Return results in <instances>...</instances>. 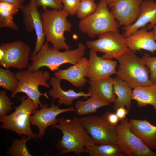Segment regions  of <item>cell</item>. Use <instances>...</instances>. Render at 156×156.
<instances>
[{"label": "cell", "instance_id": "cell-18", "mask_svg": "<svg viewBox=\"0 0 156 156\" xmlns=\"http://www.w3.org/2000/svg\"><path fill=\"white\" fill-rule=\"evenodd\" d=\"M131 131L149 149L156 150V126L146 120H129Z\"/></svg>", "mask_w": 156, "mask_h": 156}, {"label": "cell", "instance_id": "cell-28", "mask_svg": "<svg viewBox=\"0 0 156 156\" xmlns=\"http://www.w3.org/2000/svg\"><path fill=\"white\" fill-rule=\"evenodd\" d=\"M20 140L14 139L11 146L7 150L8 155L12 156H32L27 149L26 144L27 141L31 139L30 138L23 135Z\"/></svg>", "mask_w": 156, "mask_h": 156}, {"label": "cell", "instance_id": "cell-19", "mask_svg": "<svg viewBox=\"0 0 156 156\" xmlns=\"http://www.w3.org/2000/svg\"><path fill=\"white\" fill-rule=\"evenodd\" d=\"M88 65V60L83 57L79 62L65 70H59L55 75L66 80L77 88H82L87 80L85 75Z\"/></svg>", "mask_w": 156, "mask_h": 156}, {"label": "cell", "instance_id": "cell-31", "mask_svg": "<svg viewBox=\"0 0 156 156\" xmlns=\"http://www.w3.org/2000/svg\"><path fill=\"white\" fill-rule=\"evenodd\" d=\"M14 103L11 101L4 90L0 91V118L7 115L13 109Z\"/></svg>", "mask_w": 156, "mask_h": 156}, {"label": "cell", "instance_id": "cell-8", "mask_svg": "<svg viewBox=\"0 0 156 156\" xmlns=\"http://www.w3.org/2000/svg\"><path fill=\"white\" fill-rule=\"evenodd\" d=\"M98 39L87 40L86 44L89 48L105 53L101 57L107 60H117L131 51L127 47L125 38L118 30L108 31L99 34Z\"/></svg>", "mask_w": 156, "mask_h": 156}, {"label": "cell", "instance_id": "cell-3", "mask_svg": "<svg viewBox=\"0 0 156 156\" xmlns=\"http://www.w3.org/2000/svg\"><path fill=\"white\" fill-rule=\"evenodd\" d=\"M20 104L14 107V111L11 114L0 118L2 123L0 128L11 130L19 136L23 135L37 139L38 134L33 132L30 126V118L38 106L28 96L23 95L20 97Z\"/></svg>", "mask_w": 156, "mask_h": 156}, {"label": "cell", "instance_id": "cell-5", "mask_svg": "<svg viewBox=\"0 0 156 156\" xmlns=\"http://www.w3.org/2000/svg\"><path fill=\"white\" fill-rule=\"evenodd\" d=\"M96 11L81 19L78 26L79 31L89 37L94 38L108 31L118 30L119 25L109 10L105 0H100Z\"/></svg>", "mask_w": 156, "mask_h": 156}, {"label": "cell", "instance_id": "cell-24", "mask_svg": "<svg viewBox=\"0 0 156 156\" xmlns=\"http://www.w3.org/2000/svg\"><path fill=\"white\" fill-rule=\"evenodd\" d=\"M109 103L106 100L92 96L86 101H77L75 105V111L79 116L94 113L99 108L108 105Z\"/></svg>", "mask_w": 156, "mask_h": 156}, {"label": "cell", "instance_id": "cell-34", "mask_svg": "<svg viewBox=\"0 0 156 156\" xmlns=\"http://www.w3.org/2000/svg\"><path fill=\"white\" fill-rule=\"evenodd\" d=\"M63 5L62 10L67 12L70 15H76L81 0H61Z\"/></svg>", "mask_w": 156, "mask_h": 156}, {"label": "cell", "instance_id": "cell-23", "mask_svg": "<svg viewBox=\"0 0 156 156\" xmlns=\"http://www.w3.org/2000/svg\"><path fill=\"white\" fill-rule=\"evenodd\" d=\"M132 99L136 101L139 107L151 105L156 113V84L138 86L133 88Z\"/></svg>", "mask_w": 156, "mask_h": 156}, {"label": "cell", "instance_id": "cell-9", "mask_svg": "<svg viewBox=\"0 0 156 156\" xmlns=\"http://www.w3.org/2000/svg\"><path fill=\"white\" fill-rule=\"evenodd\" d=\"M116 144L124 154L129 156H156V153L148 147L131 131L126 118L116 126Z\"/></svg>", "mask_w": 156, "mask_h": 156}, {"label": "cell", "instance_id": "cell-4", "mask_svg": "<svg viewBox=\"0 0 156 156\" xmlns=\"http://www.w3.org/2000/svg\"><path fill=\"white\" fill-rule=\"evenodd\" d=\"M135 52L131 51L117 59L119 65L116 73L132 88L153 83L150 79L148 68Z\"/></svg>", "mask_w": 156, "mask_h": 156}, {"label": "cell", "instance_id": "cell-27", "mask_svg": "<svg viewBox=\"0 0 156 156\" xmlns=\"http://www.w3.org/2000/svg\"><path fill=\"white\" fill-rule=\"evenodd\" d=\"M15 73L8 69L0 68V86L3 89L13 92L16 89L19 81Z\"/></svg>", "mask_w": 156, "mask_h": 156}, {"label": "cell", "instance_id": "cell-35", "mask_svg": "<svg viewBox=\"0 0 156 156\" xmlns=\"http://www.w3.org/2000/svg\"><path fill=\"white\" fill-rule=\"evenodd\" d=\"M0 8L7 10L14 15L17 13L19 9L16 5L5 2H0Z\"/></svg>", "mask_w": 156, "mask_h": 156}, {"label": "cell", "instance_id": "cell-30", "mask_svg": "<svg viewBox=\"0 0 156 156\" xmlns=\"http://www.w3.org/2000/svg\"><path fill=\"white\" fill-rule=\"evenodd\" d=\"M14 15L10 12L0 8V27L9 28L13 30H17L18 27L13 21Z\"/></svg>", "mask_w": 156, "mask_h": 156}, {"label": "cell", "instance_id": "cell-17", "mask_svg": "<svg viewBox=\"0 0 156 156\" xmlns=\"http://www.w3.org/2000/svg\"><path fill=\"white\" fill-rule=\"evenodd\" d=\"M146 26L142 27L125 38L126 44L131 51L144 49L153 53L156 51V42L152 30L148 31Z\"/></svg>", "mask_w": 156, "mask_h": 156}, {"label": "cell", "instance_id": "cell-14", "mask_svg": "<svg viewBox=\"0 0 156 156\" xmlns=\"http://www.w3.org/2000/svg\"><path fill=\"white\" fill-rule=\"evenodd\" d=\"M97 52L90 49L88 69L85 75L90 81L110 76L116 73V61L98 56Z\"/></svg>", "mask_w": 156, "mask_h": 156}, {"label": "cell", "instance_id": "cell-1", "mask_svg": "<svg viewBox=\"0 0 156 156\" xmlns=\"http://www.w3.org/2000/svg\"><path fill=\"white\" fill-rule=\"evenodd\" d=\"M49 42L46 40L38 53L31 56L32 63L28 65V69L35 71L46 67L52 71L59 70L60 66L64 64L73 65L78 62L85 53L86 46L81 42L79 43L77 48L64 52L59 51L53 46L49 47Z\"/></svg>", "mask_w": 156, "mask_h": 156}, {"label": "cell", "instance_id": "cell-36", "mask_svg": "<svg viewBox=\"0 0 156 156\" xmlns=\"http://www.w3.org/2000/svg\"><path fill=\"white\" fill-rule=\"evenodd\" d=\"M129 112V110L122 106L118 108L116 110V114L119 120H122L125 118L126 116Z\"/></svg>", "mask_w": 156, "mask_h": 156}, {"label": "cell", "instance_id": "cell-20", "mask_svg": "<svg viewBox=\"0 0 156 156\" xmlns=\"http://www.w3.org/2000/svg\"><path fill=\"white\" fill-rule=\"evenodd\" d=\"M62 80L55 75L50 79L49 83L52 88L49 90V95L54 101L58 99L57 102L59 105H70L74 100L79 97H83L87 98L88 97L92 96L88 93H85L83 92H76L73 89L64 90L60 86Z\"/></svg>", "mask_w": 156, "mask_h": 156}, {"label": "cell", "instance_id": "cell-22", "mask_svg": "<svg viewBox=\"0 0 156 156\" xmlns=\"http://www.w3.org/2000/svg\"><path fill=\"white\" fill-rule=\"evenodd\" d=\"M113 79L114 92L117 96L114 102L113 109L116 110L120 107L124 106L129 110L131 106L132 88L117 77Z\"/></svg>", "mask_w": 156, "mask_h": 156}, {"label": "cell", "instance_id": "cell-25", "mask_svg": "<svg viewBox=\"0 0 156 156\" xmlns=\"http://www.w3.org/2000/svg\"><path fill=\"white\" fill-rule=\"evenodd\" d=\"M85 153L90 156H123L124 154L119 146L116 144H94L85 147Z\"/></svg>", "mask_w": 156, "mask_h": 156}, {"label": "cell", "instance_id": "cell-40", "mask_svg": "<svg viewBox=\"0 0 156 156\" xmlns=\"http://www.w3.org/2000/svg\"><path fill=\"white\" fill-rule=\"evenodd\" d=\"M152 30L153 36L155 40L156 41V25H155L153 28Z\"/></svg>", "mask_w": 156, "mask_h": 156}, {"label": "cell", "instance_id": "cell-33", "mask_svg": "<svg viewBox=\"0 0 156 156\" xmlns=\"http://www.w3.org/2000/svg\"><path fill=\"white\" fill-rule=\"evenodd\" d=\"M34 0L37 7L41 6L44 10L47 9V7L58 10H62L63 8V5L61 0Z\"/></svg>", "mask_w": 156, "mask_h": 156}, {"label": "cell", "instance_id": "cell-37", "mask_svg": "<svg viewBox=\"0 0 156 156\" xmlns=\"http://www.w3.org/2000/svg\"><path fill=\"white\" fill-rule=\"evenodd\" d=\"M107 119L110 124L114 126H116L119 121V119L115 114L110 113L107 115Z\"/></svg>", "mask_w": 156, "mask_h": 156}, {"label": "cell", "instance_id": "cell-13", "mask_svg": "<svg viewBox=\"0 0 156 156\" xmlns=\"http://www.w3.org/2000/svg\"><path fill=\"white\" fill-rule=\"evenodd\" d=\"M51 127L59 129L63 134L62 137L76 140L85 147L92 146L95 144L79 118L76 116H74L72 119L61 117L58 118L57 123L51 125Z\"/></svg>", "mask_w": 156, "mask_h": 156}, {"label": "cell", "instance_id": "cell-21", "mask_svg": "<svg viewBox=\"0 0 156 156\" xmlns=\"http://www.w3.org/2000/svg\"><path fill=\"white\" fill-rule=\"evenodd\" d=\"M88 92L110 103H114L116 97L113 88V79L110 76L90 81Z\"/></svg>", "mask_w": 156, "mask_h": 156}, {"label": "cell", "instance_id": "cell-26", "mask_svg": "<svg viewBox=\"0 0 156 156\" xmlns=\"http://www.w3.org/2000/svg\"><path fill=\"white\" fill-rule=\"evenodd\" d=\"M55 147L59 151L58 153L59 155L73 152L76 155L80 156L82 153H86L85 146L79 141L73 139L62 138L58 140Z\"/></svg>", "mask_w": 156, "mask_h": 156}, {"label": "cell", "instance_id": "cell-39", "mask_svg": "<svg viewBox=\"0 0 156 156\" xmlns=\"http://www.w3.org/2000/svg\"><path fill=\"white\" fill-rule=\"evenodd\" d=\"M108 6L111 7L118 0H105Z\"/></svg>", "mask_w": 156, "mask_h": 156}, {"label": "cell", "instance_id": "cell-11", "mask_svg": "<svg viewBox=\"0 0 156 156\" xmlns=\"http://www.w3.org/2000/svg\"><path fill=\"white\" fill-rule=\"evenodd\" d=\"M37 8L34 0H30L27 4L23 5L21 9L26 30L29 32L34 31L37 37L35 49L31 56L35 55L45 42L42 16Z\"/></svg>", "mask_w": 156, "mask_h": 156}, {"label": "cell", "instance_id": "cell-2", "mask_svg": "<svg viewBox=\"0 0 156 156\" xmlns=\"http://www.w3.org/2000/svg\"><path fill=\"white\" fill-rule=\"evenodd\" d=\"M41 14L46 40L59 50H69L64 36L65 32H70L72 29V24L67 19L69 13L63 10L53 9H47Z\"/></svg>", "mask_w": 156, "mask_h": 156}, {"label": "cell", "instance_id": "cell-6", "mask_svg": "<svg viewBox=\"0 0 156 156\" xmlns=\"http://www.w3.org/2000/svg\"><path fill=\"white\" fill-rule=\"evenodd\" d=\"M15 75L19 81V84L15 91L12 93L11 98L18 97L16 95L18 93H24L31 99L38 106L41 104L40 101L41 96H44L49 99L46 92L42 93L38 89L39 86L49 88L50 85L47 82L50 78V75L48 71L40 69L31 71L27 69L20 70L15 73Z\"/></svg>", "mask_w": 156, "mask_h": 156}, {"label": "cell", "instance_id": "cell-29", "mask_svg": "<svg viewBox=\"0 0 156 156\" xmlns=\"http://www.w3.org/2000/svg\"><path fill=\"white\" fill-rule=\"evenodd\" d=\"M95 1L81 0L76 14L77 17L81 19L94 13L98 6Z\"/></svg>", "mask_w": 156, "mask_h": 156}, {"label": "cell", "instance_id": "cell-38", "mask_svg": "<svg viewBox=\"0 0 156 156\" xmlns=\"http://www.w3.org/2000/svg\"><path fill=\"white\" fill-rule=\"evenodd\" d=\"M25 0H0L1 2H8L17 6L18 8L21 9L23 6V3Z\"/></svg>", "mask_w": 156, "mask_h": 156}, {"label": "cell", "instance_id": "cell-10", "mask_svg": "<svg viewBox=\"0 0 156 156\" xmlns=\"http://www.w3.org/2000/svg\"><path fill=\"white\" fill-rule=\"evenodd\" d=\"M31 51L29 46L21 40L2 43L0 45V65L7 69L26 68Z\"/></svg>", "mask_w": 156, "mask_h": 156}, {"label": "cell", "instance_id": "cell-15", "mask_svg": "<svg viewBox=\"0 0 156 156\" xmlns=\"http://www.w3.org/2000/svg\"><path fill=\"white\" fill-rule=\"evenodd\" d=\"M143 0H118L111 7V12L119 26L127 27L135 22Z\"/></svg>", "mask_w": 156, "mask_h": 156}, {"label": "cell", "instance_id": "cell-32", "mask_svg": "<svg viewBox=\"0 0 156 156\" xmlns=\"http://www.w3.org/2000/svg\"><path fill=\"white\" fill-rule=\"evenodd\" d=\"M150 71V79L153 83L156 84V56L151 57L145 54L142 58Z\"/></svg>", "mask_w": 156, "mask_h": 156}, {"label": "cell", "instance_id": "cell-12", "mask_svg": "<svg viewBox=\"0 0 156 156\" xmlns=\"http://www.w3.org/2000/svg\"><path fill=\"white\" fill-rule=\"evenodd\" d=\"M39 106L40 109L34 111L30 118L31 125L37 126L39 129L38 139H41L44 135L48 127L57 123V117L59 114L75 111V108L72 106L67 108L61 109L59 105H55L53 101L51 102L50 107L47 104L41 103Z\"/></svg>", "mask_w": 156, "mask_h": 156}, {"label": "cell", "instance_id": "cell-7", "mask_svg": "<svg viewBox=\"0 0 156 156\" xmlns=\"http://www.w3.org/2000/svg\"><path fill=\"white\" fill-rule=\"evenodd\" d=\"M109 112L107 110L101 116L91 115L79 118L83 127L96 144H116V126L109 122L107 117Z\"/></svg>", "mask_w": 156, "mask_h": 156}, {"label": "cell", "instance_id": "cell-16", "mask_svg": "<svg viewBox=\"0 0 156 156\" xmlns=\"http://www.w3.org/2000/svg\"><path fill=\"white\" fill-rule=\"evenodd\" d=\"M150 30L156 25V2L153 0H144L140 7V12L137 19L132 25L121 28L124 31L123 36H129L135 31L146 26Z\"/></svg>", "mask_w": 156, "mask_h": 156}]
</instances>
